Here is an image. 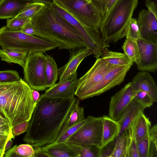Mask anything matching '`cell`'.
<instances>
[{"mask_svg": "<svg viewBox=\"0 0 157 157\" xmlns=\"http://www.w3.org/2000/svg\"><path fill=\"white\" fill-rule=\"evenodd\" d=\"M76 98H48L42 94L36 102L23 140L33 147L54 142Z\"/></svg>", "mask_w": 157, "mask_h": 157, "instance_id": "6da1fadb", "label": "cell"}, {"mask_svg": "<svg viewBox=\"0 0 157 157\" xmlns=\"http://www.w3.org/2000/svg\"><path fill=\"white\" fill-rule=\"evenodd\" d=\"M35 36L69 50L85 47L83 40L76 30L52 7L45 5L31 19Z\"/></svg>", "mask_w": 157, "mask_h": 157, "instance_id": "7a4b0ae2", "label": "cell"}, {"mask_svg": "<svg viewBox=\"0 0 157 157\" xmlns=\"http://www.w3.org/2000/svg\"><path fill=\"white\" fill-rule=\"evenodd\" d=\"M32 91L21 78L18 81L0 82V112L12 128L30 118L36 104Z\"/></svg>", "mask_w": 157, "mask_h": 157, "instance_id": "3957f363", "label": "cell"}, {"mask_svg": "<svg viewBox=\"0 0 157 157\" xmlns=\"http://www.w3.org/2000/svg\"><path fill=\"white\" fill-rule=\"evenodd\" d=\"M138 0H117L103 17L99 27L105 43L109 46L125 37Z\"/></svg>", "mask_w": 157, "mask_h": 157, "instance_id": "277c9868", "label": "cell"}, {"mask_svg": "<svg viewBox=\"0 0 157 157\" xmlns=\"http://www.w3.org/2000/svg\"><path fill=\"white\" fill-rule=\"evenodd\" d=\"M0 46L3 49L26 52L28 54L46 52L57 47L56 44L36 36L11 30L6 26L0 28Z\"/></svg>", "mask_w": 157, "mask_h": 157, "instance_id": "5b68a950", "label": "cell"}, {"mask_svg": "<svg viewBox=\"0 0 157 157\" xmlns=\"http://www.w3.org/2000/svg\"><path fill=\"white\" fill-rule=\"evenodd\" d=\"M51 6L82 37L86 47L92 52L96 59L100 58L103 50L109 46L105 43L99 29L86 25L54 3L51 5Z\"/></svg>", "mask_w": 157, "mask_h": 157, "instance_id": "8992f818", "label": "cell"}, {"mask_svg": "<svg viewBox=\"0 0 157 157\" xmlns=\"http://www.w3.org/2000/svg\"><path fill=\"white\" fill-rule=\"evenodd\" d=\"M76 19L88 26L99 28L102 16L92 1L86 0H53Z\"/></svg>", "mask_w": 157, "mask_h": 157, "instance_id": "52a82bcc", "label": "cell"}, {"mask_svg": "<svg viewBox=\"0 0 157 157\" xmlns=\"http://www.w3.org/2000/svg\"><path fill=\"white\" fill-rule=\"evenodd\" d=\"M102 117L89 116L80 128L67 141L79 145H93L101 149Z\"/></svg>", "mask_w": 157, "mask_h": 157, "instance_id": "ba28073f", "label": "cell"}, {"mask_svg": "<svg viewBox=\"0 0 157 157\" xmlns=\"http://www.w3.org/2000/svg\"><path fill=\"white\" fill-rule=\"evenodd\" d=\"M45 55L42 52L28 54L23 71L25 81L32 90L43 91L47 88L45 77Z\"/></svg>", "mask_w": 157, "mask_h": 157, "instance_id": "9c48e42d", "label": "cell"}, {"mask_svg": "<svg viewBox=\"0 0 157 157\" xmlns=\"http://www.w3.org/2000/svg\"><path fill=\"white\" fill-rule=\"evenodd\" d=\"M131 66H116L108 72L97 83L85 92L79 98L84 100L101 94L121 84Z\"/></svg>", "mask_w": 157, "mask_h": 157, "instance_id": "30bf717a", "label": "cell"}, {"mask_svg": "<svg viewBox=\"0 0 157 157\" xmlns=\"http://www.w3.org/2000/svg\"><path fill=\"white\" fill-rule=\"evenodd\" d=\"M116 66L110 64L101 58L96 59L90 69L78 79L75 95L78 98L98 82L109 71Z\"/></svg>", "mask_w": 157, "mask_h": 157, "instance_id": "8fae6325", "label": "cell"}, {"mask_svg": "<svg viewBox=\"0 0 157 157\" xmlns=\"http://www.w3.org/2000/svg\"><path fill=\"white\" fill-rule=\"evenodd\" d=\"M135 92L131 82H130L112 96L109 104V116L118 121L133 99Z\"/></svg>", "mask_w": 157, "mask_h": 157, "instance_id": "7c38bea8", "label": "cell"}, {"mask_svg": "<svg viewBox=\"0 0 157 157\" xmlns=\"http://www.w3.org/2000/svg\"><path fill=\"white\" fill-rule=\"evenodd\" d=\"M139 58L136 63L138 69L142 71L155 72L157 69V44L141 38L136 41Z\"/></svg>", "mask_w": 157, "mask_h": 157, "instance_id": "4fadbf2b", "label": "cell"}, {"mask_svg": "<svg viewBox=\"0 0 157 157\" xmlns=\"http://www.w3.org/2000/svg\"><path fill=\"white\" fill-rule=\"evenodd\" d=\"M140 38L157 44V15L147 9L140 11L137 20Z\"/></svg>", "mask_w": 157, "mask_h": 157, "instance_id": "5bb4252c", "label": "cell"}, {"mask_svg": "<svg viewBox=\"0 0 157 157\" xmlns=\"http://www.w3.org/2000/svg\"><path fill=\"white\" fill-rule=\"evenodd\" d=\"M78 82L77 73L76 72L48 88L42 95L47 97L53 98H67L74 97Z\"/></svg>", "mask_w": 157, "mask_h": 157, "instance_id": "9a60e30c", "label": "cell"}, {"mask_svg": "<svg viewBox=\"0 0 157 157\" xmlns=\"http://www.w3.org/2000/svg\"><path fill=\"white\" fill-rule=\"evenodd\" d=\"M70 54L68 62L59 69V82L77 72L78 66L83 60L92 54V52L86 47L70 50Z\"/></svg>", "mask_w": 157, "mask_h": 157, "instance_id": "2e32d148", "label": "cell"}, {"mask_svg": "<svg viewBox=\"0 0 157 157\" xmlns=\"http://www.w3.org/2000/svg\"><path fill=\"white\" fill-rule=\"evenodd\" d=\"M42 148L50 157H79L81 146L66 140L53 142Z\"/></svg>", "mask_w": 157, "mask_h": 157, "instance_id": "e0dca14e", "label": "cell"}, {"mask_svg": "<svg viewBox=\"0 0 157 157\" xmlns=\"http://www.w3.org/2000/svg\"><path fill=\"white\" fill-rule=\"evenodd\" d=\"M134 90H142L147 93L154 102L157 101V87L155 82L148 72L138 73L131 82Z\"/></svg>", "mask_w": 157, "mask_h": 157, "instance_id": "ac0fdd59", "label": "cell"}, {"mask_svg": "<svg viewBox=\"0 0 157 157\" xmlns=\"http://www.w3.org/2000/svg\"><path fill=\"white\" fill-rule=\"evenodd\" d=\"M34 2L33 0H0V19L14 17L27 6Z\"/></svg>", "mask_w": 157, "mask_h": 157, "instance_id": "d6986e66", "label": "cell"}, {"mask_svg": "<svg viewBox=\"0 0 157 157\" xmlns=\"http://www.w3.org/2000/svg\"><path fill=\"white\" fill-rule=\"evenodd\" d=\"M102 117L101 149L108 143L116 140L119 135L121 129V125L118 121L107 115H104Z\"/></svg>", "mask_w": 157, "mask_h": 157, "instance_id": "ffe728a7", "label": "cell"}, {"mask_svg": "<svg viewBox=\"0 0 157 157\" xmlns=\"http://www.w3.org/2000/svg\"><path fill=\"white\" fill-rule=\"evenodd\" d=\"M147 108L146 106L133 99L125 109L120 119L118 121L121 125L120 131L118 137L123 133L129 124L137 116L139 111H144Z\"/></svg>", "mask_w": 157, "mask_h": 157, "instance_id": "44dd1931", "label": "cell"}, {"mask_svg": "<svg viewBox=\"0 0 157 157\" xmlns=\"http://www.w3.org/2000/svg\"><path fill=\"white\" fill-rule=\"evenodd\" d=\"M151 126V122L149 118L144 114V111H139L134 119V134L137 142L149 132Z\"/></svg>", "mask_w": 157, "mask_h": 157, "instance_id": "7402d4cb", "label": "cell"}, {"mask_svg": "<svg viewBox=\"0 0 157 157\" xmlns=\"http://www.w3.org/2000/svg\"><path fill=\"white\" fill-rule=\"evenodd\" d=\"M79 99L77 98L58 136L69 128L79 123L86 118L84 108L79 106Z\"/></svg>", "mask_w": 157, "mask_h": 157, "instance_id": "603a6c76", "label": "cell"}, {"mask_svg": "<svg viewBox=\"0 0 157 157\" xmlns=\"http://www.w3.org/2000/svg\"><path fill=\"white\" fill-rule=\"evenodd\" d=\"M28 53L26 52L10 49H0V57L1 61L8 63L17 64L24 68Z\"/></svg>", "mask_w": 157, "mask_h": 157, "instance_id": "cb8c5ba5", "label": "cell"}, {"mask_svg": "<svg viewBox=\"0 0 157 157\" xmlns=\"http://www.w3.org/2000/svg\"><path fill=\"white\" fill-rule=\"evenodd\" d=\"M101 58L110 64L115 66H132L133 63L124 53L111 51L108 48L103 50Z\"/></svg>", "mask_w": 157, "mask_h": 157, "instance_id": "d4e9b609", "label": "cell"}, {"mask_svg": "<svg viewBox=\"0 0 157 157\" xmlns=\"http://www.w3.org/2000/svg\"><path fill=\"white\" fill-rule=\"evenodd\" d=\"M44 71L46 86L49 88L56 84L59 76V69L53 58L47 54L45 55Z\"/></svg>", "mask_w": 157, "mask_h": 157, "instance_id": "484cf974", "label": "cell"}, {"mask_svg": "<svg viewBox=\"0 0 157 157\" xmlns=\"http://www.w3.org/2000/svg\"><path fill=\"white\" fill-rule=\"evenodd\" d=\"M15 137L12 132V128L4 116L0 112V157L5 154V147L8 140L14 139Z\"/></svg>", "mask_w": 157, "mask_h": 157, "instance_id": "4316f807", "label": "cell"}, {"mask_svg": "<svg viewBox=\"0 0 157 157\" xmlns=\"http://www.w3.org/2000/svg\"><path fill=\"white\" fill-rule=\"evenodd\" d=\"M134 119L124 130L127 143L125 157H139L137 142L134 134Z\"/></svg>", "mask_w": 157, "mask_h": 157, "instance_id": "83f0119b", "label": "cell"}, {"mask_svg": "<svg viewBox=\"0 0 157 157\" xmlns=\"http://www.w3.org/2000/svg\"><path fill=\"white\" fill-rule=\"evenodd\" d=\"M124 53L133 63H136L139 58V54L136 41L126 38L122 46Z\"/></svg>", "mask_w": 157, "mask_h": 157, "instance_id": "f1b7e54d", "label": "cell"}, {"mask_svg": "<svg viewBox=\"0 0 157 157\" xmlns=\"http://www.w3.org/2000/svg\"><path fill=\"white\" fill-rule=\"evenodd\" d=\"M110 157H125L127 143L124 131L116 139Z\"/></svg>", "mask_w": 157, "mask_h": 157, "instance_id": "f546056e", "label": "cell"}, {"mask_svg": "<svg viewBox=\"0 0 157 157\" xmlns=\"http://www.w3.org/2000/svg\"><path fill=\"white\" fill-rule=\"evenodd\" d=\"M43 3L34 2L27 6L16 17L32 19L44 6Z\"/></svg>", "mask_w": 157, "mask_h": 157, "instance_id": "4dcf8cb0", "label": "cell"}, {"mask_svg": "<svg viewBox=\"0 0 157 157\" xmlns=\"http://www.w3.org/2000/svg\"><path fill=\"white\" fill-rule=\"evenodd\" d=\"M31 18H24L15 17L7 19L6 26L9 29L13 31H21L24 26L31 21Z\"/></svg>", "mask_w": 157, "mask_h": 157, "instance_id": "1f68e13d", "label": "cell"}, {"mask_svg": "<svg viewBox=\"0 0 157 157\" xmlns=\"http://www.w3.org/2000/svg\"><path fill=\"white\" fill-rule=\"evenodd\" d=\"M149 157H157V125H154L149 131Z\"/></svg>", "mask_w": 157, "mask_h": 157, "instance_id": "d6a6232c", "label": "cell"}, {"mask_svg": "<svg viewBox=\"0 0 157 157\" xmlns=\"http://www.w3.org/2000/svg\"><path fill=\"white\" fill-rule=\"evenodd\" d=\"M125 37L136 41L140 38V32L136 18L132 17L131 19L127 29Z\"/></svg>", "mask_w": 157, "mask_h": 157, "instance_id": "836d02e7", "label": "cell"}, {"mask_svg": "<svg viewBox=\"0 0 157 157\" xmlns=\"http://www.w3.org/2000/svg\"><path fill=\"white\" fill-rule=\"evenodd\" d=\"M79 157H98L101 149L93 145H80Z\"/></svg>", "mask_w": 157, "mask_h": 157, "instance_id": "e575fe53", "label": "cell"}, {"mask_svg": "<svg viewBox=\"0 0 157 157\" xmlns=\"http://www.w3.org/2000/svg\"><path fill=\"white\" fill-rule=\"evenodd\" d=\"M149 132L143 139L137 142L139 157H149Z\"/></svg>", "mask_w": 157, "mask_h": 157, "instance_id": "d590c367", "label": "cell"}, {"mask_svg": "<svg viewBox=\"0 0 157 157\" xmlns=\"http://www.w3.org/2000/svg\"><path fill=\"white\" fill-rule=\"evenodd\" d=\"M85 120L86 118L79 123L68 128L59 135L54 142H62L67 140L80 128Z\"/></svg>", "mask_w": 157, "mask_h": 157, "instance_id": "8d00e7d4", "label": "cell"}, {"mask_svg": "<svg viewBox=\"0 0 157 157\" xmlns=\"http://www.w3.org/2000/svg\"><path fill=\"white\" fill-rule=\"evenodd\" d=\"M21 78L17 71L12 70L0 71V82L17 81L20 80Z\"/></svg>", "mask_w": 157, "mask_h": 157, "instance_id": "74e56055", "label": "cell"}, {"mask_svg": "<svg viewBox=\"0 0 157 157\" xmlns=\"http://www.w3.org/2000/svg\"><path fill=\"white\" fill-rule=\"evenodd\" d=\"M14 151L20 157H33L34 150L32 145L22 144L17 146Z\"/></svg>", "mask_w": 157, "mask_h": 157, "instance_id": "f35d334b", "label": "cell"}, {"mask_svg": "<svg viewBox=\"0 0 157 157\" xmlns=\"http://www.w3.org/2000/svg\"><path fill=\"white\" fill-rule=\"evenodd\" d=\"M135 92L133 99L145 105L147 108L153 105L154 101L147 93L140 90Z\"/></svg>", "mask_w": 157, "mask_h": 157, "instance_id": "ab89813d", "label": "cell"}, {"mask_svg": "<svg viewBox=\"0 0 157 157\" xmlns=\"http://www.w3.org/2000/svg\"><path fill=\"white\" fill-rule=\"evenodd\" d=\"M29 125V121L20 123L12 128V132L15 136L26 132Z\"/></svg>", "mask_w": 157, "mask_h": 157, "instance_id": "60d3db41", "label": "cell"}, {"mask_svg": "<svg viewBox=\"0 0 157 157\" xmlns=\"http://www.w3.org/2000/svg\"><path fill=\"white\" fill-rule=\"evenodd\" d=\"M115 142H110L101 150L98 157H110L114 147Z\"/></svg>", "mask_w": 157, "mask_h": 157, "instance_id": "b9f144b4", "label": "cell"}, {"mask_svg": "<svg viewBox=\"0 0 157 157\" xmlns=\"http://www.w3.org/2000/svg\"><path fill=\"white\" fill-rule=\"evenodd\" d=\"M145 4L148 10L157 15V0H146Z\"/></svg>", "mask_w": 157, "mask_h": 157, "instance_id": "7bdbcfd3", "label": "cell"}, {"mask_svg": "<svg viewBox=\"0 0 157 157\" xmlns=\"http://www.w3.org/2000/svg\"><path fill=\"white\" fill-rule=\"evenodd\" d=\"M21 32L28 35L35 36V31L31 21L24 26Z\"/></svg>", "mask_w": 157, "mask_h": 157, "instance_id": "ee69618b", "label": "cell"}, {"mask_svg": "<svg viewBox=\"0 0 157 157\" xmlns=\"http://www.w3.org/2000/svg\"><path fill=\"white\" fill-rule=\"evenodd\" d=\"M92 1L99 10L102 17H103L105 13V0H92Z\"/></svg>", "mask_w": 157, "mask_h": 157, "instance_id": "f6af8a7d", "label": "cell"}, {"mask_svg": "<svg viewBox=\"0 0 157 157\" xmlns=\"http://www.w3.org/2000/svg\"><path fill=\"white\" fill-rule=\"evenodd\" d=\"M34 153L33 157H50L49 155L41 147H34Z\"/></svg>", "mask_w": 157, "mask_h": 157, "instance_id": "bcb514c9", "label": "cell"}, {"mask_svg": "<svg viewBox=\"0 0 157 157\" xmlns=\"http://www.w3.org/2000/svg\"><path fill=\"white\" fill-rule=\"evenodd\" d=\"M17 146V145L14 146L11 148L9 149L5 153V157H19L20 156L17 155L14 151L15 149Z\"/></svg>", "mask_w": 157, "mask_h": 157, "instance_id": "7dc6e473", "label": "cell"}, {"mask_svg": "<svg viewBox=\"0 0 157 157\" xmlns=\"http://www.w3.org/2000/svg\"><path fill=\"white\" fill-rule=\"evenodd\" d=\"M116 0H105V13L108 12L110 10Z\"/></svg>", "mask_w": 157, "mask_h": 157, "instance_id": "c3c4849f", "label": "cell"}, {"mask_svg": "<svg viewBox=\"0 0 157 157\" xmlns=\"http://www.w3.org/2000/svg\"><path fill=\"white\" fill-rule=\"evenodd\" d=\"M32 95L34 102L36 103L40 97V94L38 91L33 90Z\"/></svg>", "mask_w": 157, "mask_h": 157, "instance_id": "681fc988", "label": "cell"}, {"mask_svg": "<svg viewBox=\"0 0 157 157\" xmlns=\"http://www.w3.org/2000/svg\"><path fill=\"white\" fill-rule=\"evenodd\" d=\"M35 2H40L45 5H51L54 3L53 0H33Z\"/></svg>", "mask_w": 157, "mask_h": 157, "instance_id": "f907efd6", "label": "cell"}, {"mask_svg": "<svg viewBox=\"0 0 157 157\" xmlns=\"http://www.w3.org/2000/svg\"><path fill=\"white\" fill-rule=\"evenodd\" d=\"M13 144V141L12 139H10L7 142L5 146V151L10 148L12 146Z\"/></svg>", "mask_w": 157, "mask_h": 157, "instance_id": "816d5d0a", "label": "cell"}, {"mask_svg": "<svg viewBox=\"0 0 157 157\" xmlns=\"http://www.w3.org/2000/svg\"><path fill=\"white\" fill-rule=\"evenodd\" d=\"M89 2H91V1H92V0H86Z\"/></svg>", "mask_w": 157, "mask_h": 157, "instance_id": "f5cc1de1", "label": "cell"}]
</instances>
